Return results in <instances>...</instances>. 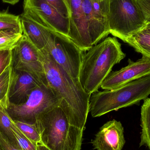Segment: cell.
<instances>
[{"label":"cell","instance_id":"cell-15","mask_svg":"<svg viewBox=\"0 0 150 150\" xmlns=\"http://www.w3.org/2000/svg\"><path fill=\"white\" fill-rule=\"evenodd\" d=\"M16 62L42 65L40 57L39 50L23 34L12 50V62Z\"/></svg>","mask_w":150,"mask_h":150},{"label":"cell","instance_id":"cell-8","mask_svg":"<svg viewBox=\"0 0 150 150\" xmlns=\"http://www.w3.org/2000/svg\"><path fill=\"white\" fill-rule=\"evenodd\" d=\"M23 9L44 26L68 37L70 18L63 16L45 0H24Z\"/></svg>","mask_w":150,"mask_h":150},{"label":"cell","instance_id":"cell-22","mask_svg":"<svg viewBox=\"0 0 150 150\" xmlns=\"http://www.w3.org/2000/svg\"><path fill=\"white\" fill-rule=\"evenodd\" d=\"M12 130L21 150H36L38 144L26 137L19 130L15 122L12 127Z\"/></svg>","mask_w":150,"mask_h":150},{"label":"cell","instance_id":"cell-31","mask_svg":"<svg viewBox=\"0 0 150 150\" xmlns=\"http://www.w3.org/2000/svg\"><path fill=\"white\" fill-rule=\"evenodd\" d=\"M10 33H7L1 32H0V37H4V36H7V35H10Z\"/></svg>","mask_w":150,"mask_h":150},{"label":"cell","instance_id":"cell-10","mask_svg":"<svg viewBox=\"0 0 150 150\" xmlns=\"http://www.w3.org/2000/svg\"><path fill=\"white\" fill-rule=\"evenodd\" d=\"M150 75V59L142 55L136 62L128 59V64L118 71L111 72L103 81L100 87L104 90H112L129 82Z\"/></svg>","mask_w":150,"mask_h":150},{"label":"cell","instance_id":"cell-27","mask_svg":"<svg viewBox=\"0 0 150 150\" xmlns=\"http://www.w3.org/2000/svg\"><path fill=\"white\" fill-rule=\"evenodd\" d=\"M0 148L1 150H21L17 148L14 144L5 137L0 131Z\"/></svg>","mask_w":150,"mask_h":150},{"label":"cell","instance_id":"cell-24","mask_svg":"<svg viewBox=\"0 0 150 150\" xmlns=\"http://www.w3.org/2000/svg\"><path fill=\"white\" fill-rule=\"evenodd\" d=\"M63 16L70 18V13L67 0H45Z\"/></svg>","mask_w":150,"mask_h":150},{"label":"cell","instance_id":"cell-2","mask_svg":"<svg viewBox=\"0 0 150 150\" xmlns=\"http://www.w3.org/2000/svg\"><path fill=\"white\" fill-rule=\"evenodd\" d=\"M115 37H108L84 54L79 82L84 91L92 94L98 91L114 66L126 57Z\"/></svg>","mask_w":150,"mask_h":150},{"label":"cell","instance_id":"cell-29","mask_svg":"<svg viewBox=\"0 0 150 150\" xmlns=\"http://www.w3.org/2000/svg\"><path fill=\"white\" fill-rule=\"evenodd\" d=\"M36 150H51L41 144H38L37 145Z\"/></svg>","mask_w":150,"mask_h":150},{"label":"cell","instance_id":"cell-25","mask_svg":"<svg viewBox=\"0 0 150 150\" xmlns=\"http://www.w3.org/2000/svg\"><path fill=\"white\" fill-rule=\"evenodd\" d=\"M12 62V50L0 51V75Z\"/></svg>","mask_w":150,"mask_h":150},{"label":"cell","instance_id":"cell-23","mask_svg":"<svg viewBox=\"0 0 150 150\" xmlns=\"http://www.w3.org/2000/svg\"><path fill=\"white\" fill-rule=\"evenodd\" d=\"M23 34H13L0 37V51L12 50Z\"/></svg>","mask_w":150,"mask_h":150},{"label":"cell","instance_id":"cell-33","mask_svg":"<svg viewBox=\"0 0 150 150\" xmlns=\"http://www.w3.org/2000/svg\"><path fill=\"white\" fill-rule=\"evenodd\" d=\"M0 150H1V148H0Z\"/></svg>","mask_w":150,"mask_h":150},{"label":"cell","instance_id":"cell-21","mask_svg":"<svg viewBox=\"0 0 150 150\" xmlns=\"http://www.w3.org/2000/svg\"><path fill=\"white\" fill-rule=\"evenodd\" d=\"M19 130L29 140L36 144H41L40 135L35 124L14 121Z\"/></svg>","mask_w":150,"mask_h":150},{"label":"cell","instance_id":"cell-32","mask_svg":"<svg viewBox=\"0 0 150 150\" xmlns=\"http://www.w3.org/2000/svg\"><path fill=\"white\" fill-rule=\"evenodd\" d=\"M94 1H102V0H94Z\"/></svg>","mask_w":150,"mask_h":150},{"label":"cell","instance_id":"cell-20","mask_svg":"<svg viewBox=\"0 0 150 150\" xmlns=\"http://www.w3.org/2000/svg\"><path fill=\"white\" fill-rule=\"evenodd\" d=\"M12 63L0 75V103L5 108L9 105L8 95L11 83Z\"/></svg>","mask_w":150,"mask_h":150},{"label":"cell","instance_id":"cell-11","mask_svg":"<svg viewBox=\"0 0 150 150\" xmlns=\"http://www.w3.org/2000/svg\"><path fill=\"white\" fill-rule=\"evenodd\" d=\"M70 10V30L68 38L83 52L93 47L82 6V0H67Z\"/></svg>","mask_w":150,"mask_h":150},{"label":"cell","instance_id":"cell-19","mask_svg":"<svg viewBox=\"0 0 150 150\" xmlns=\"http://www.w3.org/2000/svg\"><path fill=\"white\" fill-rule=\"evenodd\" d=\"M15 122L0 103V131L12 144L21 150L12 130Z\"/></svg>","mask_w":150,"mask_h":150},{"label":"cell","instance_id":"cell-6","mask_svg":"<svg viewBox=\"0 0 150 150\" xmlns=\"http://www.w3.org/2000/svg\"><path fill=\"white\" fill-rule=\"evenodd\" d=\"M61 101V98L48 84L43 83L32 91L26 102L9 104L5 109L13 120L35 124L39 115L59 106Z\"/></svg>","mask_w":150,"mask_h":150},{"label":"cell","instance_id":"cell-26","mask_svg":"<svg viewBox=\"0 0 150 150\" xmlns=\"http://www.w3.org/2000/svg\"><path fill=\"white\" fill-rule=\"evenodd\" d=\"M147 23H150V0H137Z\"/></svg>","mask_w":150,"mask_h":150},{"label":"cell","instance_id":"cell-30","mask_svg":"<svg viewBox=\"0 0 150 150\" xmlns=\"http://www.w3.org/2000/svg\"><path fill=\"white\" fill-rule=\"evenodd\" d=\"M144 30L147 31L150 33V23H147L146 25V27L144 28Z\"/></svg>","mask_w":150,"mask_h":150},{"label":"cell","instance_id":"cell-16","mask_svg":"<svg viewBox=\"0 0 150 150\" xmlns=\"http://www.w3.org/2000/svg\"><path fill=\"white\" fill-rule=\"evenodd\" d=\"M0 32L10 34H23L20 16L10 14L8 11H0Z\"/></svg>","mask_w":150,"mask_h":150},{"label":"cell","instance_id":"cell-13","mask_svg":"<svg viewBox=\"0 0 150 150\" xmlns=\"http://www.w3.org/2000/svg\"><path fill=\"white\" fill-rule=\"evenodd\" d=\"M125 142L122 124L114 120L100 128L92 144L96 150H122Z\"/></svg>","mask_w":150,"mask_h":150},{"label":"cell","instance_id":"cell-17","mask_svg":"<svg viewBox=\"0 0 150 150\" xmlns=\"http://www.w3.org/2000/svg\"><path fill=\"white\" fill-rule=\"evenodd\" d=\"M125 43L136 52L150 59V33L143 29L128 39Z\"/></svg>","mask_w":150,"mask_h":150},{"label":"cell","instance_id":"cell-5","mask_svg":"<svg viewBox=\"0 0 150 150\" xmlns=\"http://www.w3.org/2000/svg\"><path fill=\"white\" fill-rule=\"evenodd\" d=\"M110 34L126 42L147 23L137 0H107Z\"/></svg>","mask_w":150,"mask_h":150},{"label":"cell","instance_id":"cell-18","mask_svg":"<svg viewBox=\"0 0 150 150\" xmlns=\"http://www.w3.org/2000/svg\"><path fill=\"white\" fill-rule=\"evenodd\" d=\"M142 128L140 147L146 146L150 150V98L144 100L141 108Z\"/></svg>","mask_w":150,"mask_h":150},{"label":"cell","instance_id":"cell-9","mask_svg":"<svg viewBox=\"0 0 150 150\" xmlns=\"http://www.w3.org/2000/svg\"><path fill=\"white\" fill-rule=\"evenodd\" d=\"M82 6L93 47L110 34L107 0H82Z\"/></svg>","mask_w":150,"mask_h":150},{"label":"cell","instance_id":"cell-12","mask_svg":"<svg viewBox=\"0 0 150 150\" xmlns=\"http://www.w3.org/2000/svg\"><path fill=\"white\" fill-rule=\"evenodd\" d=\"M43 83L46 84L30 73L13 67L9 105H19L26 102L32 91Z\"/></svg>","mask_w":150,"mask_h":150},{"label":"cell","instance_id":"cell-3","mask_svg":"<svg viewBox=\"0 0 150 150\" xmlns=\"http://www.w3.org/2000/svg\"><path fill=\"white\" fill-rule=\"evenodd\" d=\"M41 144L51 150H81L83 130L71 125L60 107L39 115L35 123Z\"/></svg>","mask_w":150,"mask_h":150},{"label":"cell","instance_id":"cell-1","mask_svg":"<svg viewBox=\"0 0 150 150\" xmlns=\"http://www.w3.org/2000/svg\"><path fill=\"white\" fill-rule=\"evenodd\" d=\"M39 54L47 84L61 98L59 107L67 115L70 124L84 130L91 94L86 92L79 81L74 80L45 48L39 50Z\"/></svg>","mask_w":150,"mask_h":150},{"label":"cell","instance_id":"cell-14","mask_svg":"<svg viewBox=\"0 0 150 150\" xmlns=\"http://www.w3.org/2000/svg\"><path fill=\"white\" fill-rule=\"evenodd\" d=\"M21 19L23 34L38 49H44L47 41L44 31V25L33 18L25 11L19 16Z\"/></svg>","mask_w":150,"mask_h":150},{"label":"cell","instance_id":"cell-7","mask_svg":"<svg viewBox=\"0 0 150 150\" xmlns=\"http://www.w3.org/2000/svg\"><path fill=\"white\" fill-rule=\"evenodd\" d=\"M45 48L55 62L76 81H79L83 52L67 36L44 26Z\"/></svg>","mask_w":150,"mask_h":150},{"label":"cell","instance_id":"cell-4","mask_svg":"<svg viewBox=\"0 0 150 150\" xmlns=\"http://www.w3.org/2000/svg\"><path fill=\"white\" fill-rule=\"evenodd\" d=\"M150 95V75L134 80L112 90L93 93L89 102V112L93 118L117 111L144 100Z\"/></svg>","mask_w":150,"mask_h":150},{"label":"cell","instance_id":"cell-28","mask_svg":"<svg viewBox=\"0 0 150 150\" xmlns=\"http://www.w3.org/2000/svg\"><path fill=\"white\" fill-rule=\"evenodd\" d=\"M3 2L9 4L11 5H15L19 2V0H2Z\"/></svg>","mask_w":150,"mask_h":150}]
</instances>
